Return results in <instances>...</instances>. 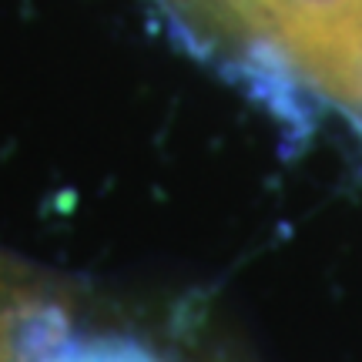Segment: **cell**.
<instances>
[{
    "label": "cell",
    "instance_id": "2",
    "mask_svg": "<svg viewBox=\"0 0 362 362\" xmlns=\"http://www.w3.org/2000/svg\"><path fill=\"white\" fill-rule=\"evenodd\" d=\"M211 13H218V17H225V21H232V24L238 27H252V21H255V13H259L262 0H202Z\"/></svg>",
    "mask_w": 362,
    "mask_h": 362
},
{
    "label": "cell",
    "instance_id": "1",
    "mask_svg": "<svg viewBox=\"0 0 362 362\" xmlns=\"http://www.w3.org/2000/svg\"><path fill=\"white\" fill-rule=\"evenodd\" d=\"M339 101H362V0H262L248 27Z\"/></svg>",
    "mask_w": 362,
    "mask_h": 362
}]
</instances>
